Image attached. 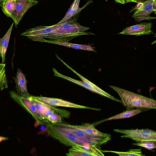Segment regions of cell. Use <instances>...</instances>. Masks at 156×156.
<instances>
[{
	"label": "cell",
	"mask_w": 156,
	"mask_h": 156,
	"mask_svg": "<svg viewBox=\"0 0 156 156\" xmlns=\"http://www.w3.org/2000/svg\"><path fill=\"white\" fill-rule=\"evenodd\" d=\"M56 24V28L45 38L49 40L68 42L79 36L94 34L85 32L89 28L81 25L72 18Z\"/></svg>",
	"instance_id": "obj_1"
},
{
	"label": "cell",
	"mask_w": 156,
	"mask_h": 156,
	"mask_svg": "<svg viewBox=\"0 0 156 156\" xmlns=\"http://www.w3.org/2000/svg\"><path fill=\"white\" fill-rule=\"evenodd\" d=\"M16 0H4L2 6V10L8 17H11L16 10Z\"/></svg>",
	"instance_id": "obj_21"
},
{
	"label": "cell",
	"mask_w": 156,
	"mask_h": 156,
	"mask_svg": "<svg viewBox=\"0 0 156 156\" xmlns=\"http://www.w3.org/2000/svg\"><path fill=\"white\" fill-rule=\"evenodd\" d=\"M102 152H113L120 156H145L142 154L141 149H131L126 152H119L117 151H101Z\"/></svg>",
	"instance_id": "obj_22"
},
{
	"label": "cell",
	"mask_w": 156,
	"mask_h": 156,
	"mask_svg": "<svg viewBox=\"0 0 156 156\" xmlns=\"http://www.w3.org/2000/svg\"><path fill=\"white\" fill-rule=\"evenodd\" d=\"M47 119L52 123H60L62 122L61 116L55 112L49 116L47 118Z\"/></svg>",
	"instance_id": "obj_25"
},
{
	"label": "cell",
	"mask_w": 156,
	"mask_h": 156,
	"mask_svg": "<svg viewBox=\"0 0 156 156\" xmlns=\"http://www.w3.org/2000/svg\"><path fill=\"white\" fill-rule=\"evenodd\" d=\"M55 126L74 134L84 143L94 146L101 150V146L106 144L111 139V136H101L91 135L76 127L74 125L61 122L53 123Z\"/></svg>",
	"instance_id": "obj_4"
},
{
	"label": "cell",
	"mask_w": 156,
	"mask_h": 156,
	"mask_svg": "<svg viewBox=\"0 0 156 156\" xmlns=\"http://www.w3.org/2000/svg\"><path fill=\"white\" fill-rule=\"evenodd\" d=\"M109 87L119 95L122 103L126 110L134 108L147 110L156 108V101L152 99L113 86Z\"/></svg>",
	"instance_id": "obj_2"
},
{
	"label": "cell",
	"mask_w": 156,
	"mask_h": 156,
	"mask_svg": "<svg viewBox=\"0 0 156 156\" xmlns=\"http://www.w3.org/2000/svg\"><path fill=\"white\" fill-rule=\"evenodd\" d=\"M117 3H119L122 4H125L126 3L127 0H114Z\"/></svg>",
	"instance_id": "obj_27"
},
{
	"label": "cell",
	"mask_w": 156,
	"mask_h": 156,
	"mask_svg": "<svg viewBox=\"0 0 156 156\" xmlns=\"http://www.w3.org/2000/svg\"><path fill=\"white\" fill-rule=\"evenodd\" d=\"M156 141H147L133 143L132 144L144 147L148 150H151L156 148Z\"/></svg>",
	"instance_id": "obj_24"
},
{
	"label": "cell",
	"mask_w": 156,
	"mask_h": 156,
	"mask_svg": "<svg viewBox=\"0 0 156 156\" xmlns=\"http://www.w3.org/2000/svg\"><path fill=\"white\" fill-rule=\"evenodd\" d=\"M8 139L7 137L0 136V142H2V141Z\"/></svg>",
	"instance_id": "obj_28"
},
{
	"label": "cell",
	"mask_w": 156,
	"mask_h": 156,
	"mask_svg": "<svg viewBox=\"0 0 156 156\" xmlns=\"http://www.w3.org/2000/svg\"><path fill=\"white\" fill-rule=\"evenodd\" d=\"M75 126L88 134L98 136H109V134L102 133L97 130L93 125L89 123L84 124L81 125H75Z\"/></svg>",
	"instance_id": "obj_19"
},
{
	"label": "cell",
	"mask_w": 156,
	"mask_h": 156,
	"mask_svg": "<svg viewBox=\"0 0 156 156\" xmlns=\"http://www.w3.org/2000/svg\"><path fill=\"white\" fill-rule=\"evenodd\" d=\"M14 23L13 22L4 36L2 38H0V56L2 59V63L5 61V54Z\"/></svg>",
	"instance_id": "obj_16"
},
{
	"label": "cell",
	"mask_w": 156,
	"mask_h": 156,
	"mask_svg": "<svg viewBox=\"0 0 156 156\" xmlns=\"http://www.w3.org/2000/svg\"><path fill=\"white\" fill-rule=\"evenodd\" d=\"M17 91L19 94L24 97H28L25 76L21 70L18 69L15 78Z\"/></svg>",
	"instance_id": "obj_13"
},
{
	"label": "cell",
	"mask_w": 156,
	"mask_h": 156,
	"mask_svg": "<svg viewBox=\"0 0 156 156\" xmlns=\"http://www.w3.org/2000/svg\"><path fill=\"white\" fill-rule=\"evenodd\" d=\"M156 0H147L142 2L138 3L133 9L130 12L134 10L136 11L133 13L132 17L137 22H140L145 20L155 19V17L150 16L153 12H156L154 9L153 4Z\"/></svg>",
	"instance_id": "obj_7"
},
{
	"label": "cell",
	"mask_w": 156,
	"mask_h": 156,
	"mask_svg": "<svg viewBox=\"0 0 156 156\" xmlns=\"http://www.w3.org/2000/svg\"><path fill=\"white\" fill-rule=\"evenodd\" d=\"M16 1V8L11 17L14 21L16 27L28 10L32 6L37 5L38 2V1L36 0Z\"/></svg>",
	"instance_id": "obj_10"
},
{
	"label": "cell",
	"mask_w": 156,
	"mask_h": 156,
	"mask_svg": "<svg viewBox=\"0 0 156 156\" xmlns=\"http://www.w3.org/2000/svg\"><path fill=\"white\" fill-rule=\"evenodd\" d=\"M56 56L57 58L58 59L60 60L65 66L78 75L81 79L82 81L74 79L73 78L61 74L58 72L57 71H55L54 72V75L55 76L60 77L66 79L71 82L81 86L93 92L98 94L106 98H107L112 100L122 103V101L121 100L118 99L101 89L95 84L89 81L87 79L85 78L73 70L62 61L58 56L57 55Z\"/></svg>",
	"instance_id": "obj_5"
},
{
	"label": "cell",
	"mask_w": 156,
	"mask_h": 156,
	"mask_svg": "<svg viewBox=\"0 0 156 156\" xmlns=\"http://www.w3.org/2000/svg\"><path fill=\"white\" fill-rule=\"evenodd\" d=\"M113 131L124 134L122 138H129L139 142L147 141H156V132L149 129H116Z\"/></svg>",
	"instance_id": "obj_6"
},
{
	"label": "cell",
	"mask_w": 156,
	"mask_h": 156,
	"mask_svg": "<svg viewBox=\"0 0 156 156\" xmlns=\"http://www.w3.org/2000/svg\"><path fill=\"white\" fill-rule=\"evenodd\" d=\"M46 43L58 44L77 49H81L96 52L94 47L90 45L74 44L69 42L46 40Z\"/></svg>",
	"instance_id": "obj_17"
},
{
	"label": "cell",
	"mask_w": 156,
	"mask_h": 156,
	"mask_svg": "<svg viewBox=\"0 0 156 156\" xmlns=\"http://www.w3.org/2000/svg\"><path fill=\"white\" fill-rule=\"evenodd\" d=\"M4 0H0V6H2V3Z\"/></svg>",
	"instance_id": "obj_29"
},
{
	"label": "cell",
	"mask_w": 156,
	"mask_h": 156,
	"mask_svg": "<svg viewBox=\"0 0 156 156\" xmlns=\"http://www.w3.org/2000/svg\"><path fill=\"white\" fill-rule=\"evenodd\" d=\"M56 24L49 26H40L26 30L21 34L34 41L45 42V38L56 27Z\"/></svg>",
	"instance_id": "obj_8"
},
{
	"label": "cell",
	"mask_w": 156,
	"mask_h": 156,
	"mask_svg": "<svg viewBox=\"0 0 156 156\" xmlns=\"http://www.w3.org/2000/svg\"><path fill=\"white\" fill-rule=\"evenodd\" d=\"M44 124L47 127V132L49 135L66 146L91 145L83 142L72 133L55 126L47 119L44 120Z\"/></svg>",
	"instance_id": "obj_3"
},
{
	"label": "cell",
	"mask_w": 156,
	"mask_h": 156,
	"mask_svg": "<svg viewBox=\"0 0 156 156\" xmlns=\"http://www.w3.org/2000/svg\"><path fill=\"white\" fill-rule=\"evenodd\" d=\"M66 155L68 156H101L96 152L87 150L83 146L78 145L72 146Z\"/></svg>",
	"instance_id": "obj_15"
},
{
	"label": "cell",
	"mask_w": 156,
	"mask_h": 156,
	"mask_svg": "<svg viewBox=\"0 0 156 156\" xmlns=\"http://www.w3.org/2000/svg\"><path fill=\"white\" fill-rule=\"evenodd\" d=\"M80 0H74L64 18L58 23H60L72 18L77 14L82 8H79Z\"/></svg>",
	"instance_id": "obj_20"
},
{
	"label": "cell",
	"mask_w": 156,
	"mask_h": 156,
	"mask_svg": "<svg viewBox=\"0 0 156 156\" xmlns=\"http://www.w3.org/2000/svg\"><path fill=\"white\" fill-rule=\"evenodd\" d=\"M145 0H127L126 3L134 2L137 3L144 2Z\"/></svg>",
	"instance_id": "obj_26"
},
{
	"label": "cell",
	"mask_w": 156,
	"mask_h": 156,
	"mask_svg": "<svg viewBox=\"0 0 156 156\" xmlns=\"http://www.w3.org/2000/svg\"><path fill=\"white\" fill-rule=\"evenodd\" d=\"M33 98L37 100L51 106H61L77 108L88 109L99 111L100 109L89 107L76 104L60 99L41 96H31Z\"/></svg>",
	"instance_id": "obj_11"
},
{
	"label": "cell",
	"mask_w": 156,
	"mask_h": 156,
	"mask_svg": "<svg viewBox=\"0 0 156 156\" xmlns=\"http://www.w3.org/2000/svg\"><path fill=\"white\" fill-rule=\"evenodd\" d=\"M5 66V64H0V90H2L8 88Z\"/></svg>",
	"instance_id": "obj_23"
},
{
	"label": "cell",
	"mask_w": 156,
	"mask_h": 156,
	"mask_svg": "<svg viewBox=\"0 0 156 156\" xmlns=\"http://www.w3.org/2000/svg\"><path fill=\"white\" fill-rule=\"evenodd\" d=\"M9 93L11 97L29 112L39 124H44V120L42 119L38 113L35 106L31 102L29 97H22L14 91H11Z\"/></svg>",
	"instance_id": "obj_9"
},
{
	"label": "cell",
	"mask_w": 156,
	"mask_h": 156,
	"mask_svg": "<svg viewBox=\"0 0 156 156\" xmlns=\"http://www.w3.org/2000/svg\"><path fill=\"white\" fill-rule=\"evenodd\" d=\"M29 98L31 102L35 106L37 111L41 117L44 121V115L48 110L51 108L52 106L33 98L30 95Z\"/></svg>",
	"instance_id": "obj_18"
},
{
	"label": "cell",
	"mask_w": 156,
	"mask_h": 156,
	"mask_svg": "<svg viewBox=\"0 0 156 156\" xmlns=\"http://www.w3.org/2000/svg\"><path fill=\"white\" fill-rule=\"evenodd\" d=\"M152 26L151 23H142L140 24L126 27L119 34L136 36L150 34H153L151 30Z\"/></svg>",
	"instance_id": "obj_12"
},
{
	"label": "cell",
	"mask_w": 156,
	"mask_h": 156,
	"mask_svg": "<svg viewBox=\"0 0 156 156\" xmlns=\"http://www.w3.org/2000/svg\"><path fill=\"white\" fill-rule=\"evenodd\" d=\"M145 109H132L126 110L125 112L117 114L108 118L103 119L98 122H97L93 123V125L94 126L99 124L106 121H109L114 119H119L126 118H129L138 114L143 112L147 110Z\"/></svg>",
	"instance_id": "obj_14"
}]
</instances>
